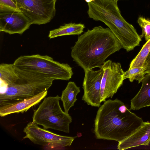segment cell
Returning <instances> with one entry per match:
<instances>
[{"label": "cell", "instance_id": "2e32d148", "mask_svg": "<svg viewBox=\"0 0 150 150\" xmlns=\"http://www.w3.org/2000/svg\"><path fill=\"white\" fill-rule=\"evenodd\" d=\"M80 92V87L73 82H69L65 89L62 91L61 97L64 111L68 113L71 108L74 106L77 100L76 97Z\"/></svg>", "mask_w": 150, "mask_h": 150}, {"label": "cell", "instance_id": "277c9868", "mask_svg": "<svg viewBox=\"0 0 150 150\" xmlns=\"http://www.w3.org/2000/svg\"><path fill=\"white\" fill-rule=\"evenodd\" d=\"M13 64L20 69L37 72L54 80L68 81L73 74L72 68L68 64L55 61L47 55L21 56Z\"/></svg>", "mask_w": 150, "mask_h": 150}, {"label": "cell", "instance_id": "6da1fadb", "mask_svg": "<svg viewBox=\"0 0 150 150\" xmlns=\"http://www.w3.org/2000/svg\"><path fill=\"white\" fill-rule=\"evenodd\" d=\"M122 48L120 43L110 29L96 26L78 37L71 47V56L84 70L100 68L109 56Z\"/></svg>", "mask_w": 150, "mask_h": 150}, {"label": "cell", "instance_id": "9a60e30c", "mask_svg": "<svg viewBox=\"0 0 150 150\" xmlns=\"http://www.w3.org/2000/svg\"><path fill=\"white\" fill-rule=\"evenodd\" d=\"M15 70L20 79L24 83L45 86L50 88L54 79L41 74L31 71L20 69L15 66Z\"/></svg>", "mask_w": 150, "mask_h": 150}, {"label": "cell", "instance_id": "9c48e42d", "mask_svg": "<svg viewBox=\"0 0 150 150\" xmlns=\"http://www.w3.org/2000/svg\"><path fill=\"white\" fill-rule=\"evenodd\" d=\"M104 73L101 81L100 101L112 98L122 85L124 73L120 64L110 60L105 62L102 67Z\"/></svg>", "mask_w": 150, "mask_h": 150}, {"label": "cell", "instance_id": "3957f363", "mask_svg": "<svg viewBox=\"0 0 150 150\" xmlns=\"http://www.w3.org/2000/svg\"><path fill=\"white\" fill-rule=\"evenodd\" d=\"M116 0H92L88 3V16L104 23L127 52L139 45L141 38L136 29L122 17Z\"/></svg>", "mask_w": 150, "mask_h": 150}, {"label": "cell", "instance_id": "7a4b0ae2", "mask_svg": "<svg viewBox=\"0 0 150 150\" xmlns=\"http://www.w3.org/2000/svg\"><path fill=\"white\" fill-rule=\"evenodd\" d=\"M143 122L142 119L128 109L116 98L104 102L98 110L94 132L97 139L120 142L136 130Z\"/></svg>", "mask_w": 150, "mask_h": 150}, {"label": "cell", "instance_id": "ffe728a7", "mask_svg": "<svg viewBox=\"0 0 150 150\" xmlns=\"http://www.w3.org/2000/svg\"><path fill=\"white\" fill-rule=\"evenodd\" d=\"M146 74L145 68L143 66L141 67L129 69L127 71L124 72L123 79L124 80L128 79L131 82L136 80L139 83L142 82Z\"/></svg>", "mask_w": 150, "mask_h": 150}, {"label": "cell", "instance_id": "cb8c5ba5", "mask_svg": "<svg viewBox=\"0 0 150 150\" xmlns=\"http://www.w3.org/2000/svg\"><path fill=\"white\" fill-rule=\"evenodd\" d=\"M56 1L57 0H55Z\"/></svg>", "mask_w": 150, "mask_h": 150}, {"label": "cell", "instance_id": "8fae6325", "mask_svg": "<svg viewBox=\"0 0 150 150\" xmlns=\"http://www.w3.org/2000/svg\"><path fill=\"white\" fill-rule=\"evenodd\" d=\"M84 71L85 76L82 85L84 94L82 99L88 105L99 108L101 103L100 90L103 69L101 67L96 71L92 69Z\"/></svg>", "mask_w": 150, "mask_h": 150}, {"label": "cell", "instance_id": "52a82bcc", "mask_svg": "<svg viewBox=\"0 0 150 150\" xmlns=\"http://www.w3.org/2000/svg\"><path fill=\"white\" fill-rule=\"evenodd\" d=\"M33 121L24 128V139L27 138L34 144L49 148H62L70 146L74 137L63 136L41 128Z\"/></svg>", "mask_w": 150, "mask_h": 150}, {"label": "cell", "instance_id": "d6986e66", "mask_svg": "<svg viewBox=\"0 0 150 150\" xmlns=\"http://www.w3.org/2000/svg\"><path fill=\"white\" fill-rule=\"evenodd\" d=\"M150 52V39L143 45L140 51L131 61L129 69L142 66Z\"/></svg>", "mask_w": 150, "mask_h": 150}, {"label": "cell", "instance_id": "ac0fdd59", "mask_svg": "<svg viewBox=\"0 0 150 150\" xmlns=\"http://www.w3.org/2000/svg\"><path fill=\"white\" fill-rule=\"evenodd\" d=\"M13 64L2 63L0 65V85L6 86L16 83L20 79Z\"/></svg>", "mask_w": 150, "mask_h": 150}, {"label": "cell", "instance_id": "44dd1931", "mask_svg": "<svg viewBox=\"0 0 150 150\" xmlns=\"http://www.w3.org/2000/svg\"><path fill=\"white\" fill-rule=\"evenodd\" d=\"M137 22L142 30V34L140 37L141 38L144 37L146 40L147 41L150 39V19L139 16Z\"/></svg>", "mask_w": 150, "mask_h": 150}, {"label": "cell", "instance_id": "e0dca14e", "mask_svg": "<svg viewBox=\"0 0 150 150\" xmlns=\"http://www.w3.org/2000/svg\"><path fill=\"white\" fill-rule=\"evenodd\" d=\"M85 28L83 24L71 23L65 24L57 29L50 31L48 36L50 39L68 35H79Z\"/></svg>", "mask_w": 150, "mask_h": 150}, {"label": "cell", "instance_id": "5bb4252c", "mask_svg": "<svg viewBox=\"0 0 150 150\" xmlns=\"http://www.w3.org/2000/svg\"><path fill=\"white\" fill-rule=\"evenodd\" d=\"M142 82L139 91L131 100L130 110H138L150 106V73L145 75Z\"/></svg>", "mask_w": 150, "mask_h": 150}, {"label": "cell", "instance_id": "8992f818", "mask_svg": "<svg viewBox=\"0 0 150 150\" xmlns=\"http://www.w3.org/2000/svg\"><path fill=\"white\" fill-rule=\"evenodd\" d=\"M17 8L30 20L31 24L50 22L54 16L55 0H12Z\"/></svg>", "mask_w": 150, "mask_h": 150}, {"label": "cell", "instance_id": "7c38bea8", "mask_svg": "<svg viewBox=\"0 0 150 150\" xmlns=\"http://www.w3.org/2000/svg\"><path fill=\"white\" fill-rule=\"evenodd\" d=\"M150 144V122H144L132 134L119 142L117 149L124 150L141 145L149 146Z\"/></svg>", "mask_w": 150, "mask_h": 150}, {"label": "cell", "instance_id": "30bf717a", "mask_svg": "<svg viewBox=\"0 0 150 150\" xmlns=\"http://www.w3.org/2000/svg\"><path fill=\"white\" fill-rule=\"evenodd\" d=\"M31 23L20 11L0 4V31L9 34H22Z\"/></svg>", "mask_w": 150, "mask_h": 150}, {"label": "cell", "instance_id": "603a6c76", "mask_svg": "<svg viewBox=\"0 0 150 150\" xmlns=\"http://www.w3.org/2000/svg\"><path fill=\"white\" fill-rule=\"evenodd\" d=\"M117 0V1H119V0Z\"/></svg>", "mask_w": 150, "mask_h": 150}, {"label": "cell", "instance_id": "4fadbf2b", "mask_svg": "<svg viewBox=\"0 0 150 150\" xmlns=\"http://www.w3.org/2000/svg\"><path fill=\"white\" fill-rule=\"evenodd\" d=\"M47 91H44L34 96L13 103L0 106V115L4 117L10 114L26 112L31 107L39 103L46 97Z\"/></svg>", "mask_w": 150, "mask_h": 150}, {"label": "cell", "instance_id": "ba28073f", "mask_svg": "<svg viewBox=\"0 0 150 150\" xmlns=\"http://www.w3.org/2000/svg\"><path fill=\"white\" fill-rule=\"evenodd\" d=\"M49 88L20 81L6 86L0 85V106L13 103L34 96Z\"/></svg>", "mask_w": 150, "mask_h": 150}, {"label": "cell", "instance_id": "7402d4cb", "mask_svg": "<svg viewBox=\"0 0 150 150\" xmlns=\"http://www.w3.org/2000/svg\"><path fill=\"white\" fill-rule=\"evenodd\" d=\"M0 4L20 11L17 8L16 4L12 0H0Z\"/></svg>", "mask_w": 150, "mask_h": 150}, {"label": "cell", "instance_id": "5b68a950", "mask_svg": "<svg viewBox=\"0 0 150 150\" xmlns=\"http://www.w3.org/2000/svg\"><path fill=\"white\" fill-rule=\"evenodd\" d=\"M60 100L58 95L45 98L34 112L33 122L42 126L45 129H51L69 133L72 119L68 113L62 110L59 103Z\"/></svg>", "mask_w": 150, "mask_h": 150}]
</instances>
